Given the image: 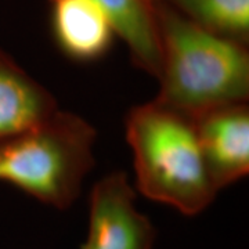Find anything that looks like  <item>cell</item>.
<instances>
[{"instance_id": "obj_6", "label": "cell", "mask_w": 249, "mask_h": 249, "mask_svg": "<svg viewBox=\"0 0 249 249\" xmlns=\"http://www.w3.org/2000/svg\"><path fill=\"white\" fill-rule=\"evenodd\" d=\"M52 29L58 49L79 62L100 60L109 52L116 31L107 11L93 0H50Z\"/></svg>"}, {"instance_id": "obj_3", "label": "cell", "mask_w": 249, "mask_h": 249, "mask_svg": "<svg viewBox=\"0 0 249 249\" xmlns=\"http://www.w3.org/2000/svg\"><path fill=\"white\" fill-rule=\"evenodd\" d=\"M96 140L97 132L85 118L57 109L0 142V183L55 209H68L94 166Z\"/></svg>"}, {"instance_id": "obj_4", "label": "cell", "mask_w": 249, "mask_h": 249, "mask_svg": "<svg viewBox=\"0 0 249 249\" xmlns=\"http://www.w3.org/2000/svg\"><path fill=\"white\" fill-rule=\"evenodd\" d=\"M157 231L136 206V190L124 172H112L91 188L88 237L82 249H152Z\"/></svg>"}, {"instance_id": "obj_10", "label": "cell", "mask_w": 249, "mask_h": 249, "mask_svg": "<svg viewBox=\"0 0 249 249\" xmlns=\"http://www.w3.org/2000/svg\"><path fill=\"white\" fill-rule=\"evenodd\" d=\"M148 1H150V3H151V4H155V3H157V1H158V0H148Z\"/></svg>"}, {"instance_id": "obj_7", "label": "cell", "mask_w": 249, "mask_h": 249, "mask_svg": "<svg viewBox=\"0 0 249 249\" xmlns=\"http://www.w3.org/2000/svg\"><path fill=\"white\" fill-rule=\"evenodd\" d=\"M57 109L53 94L0 47V142L42 122Z\"/></svg>"}, {"instance_id": "obj_8", "label": "cell", "mask_w": 249, "mask_h": 249, "mask_svg": "<svg viewBox=\"0 0 249 249\" xmlns=\"http://www.w3.org/2000/svg\"><path fill=\"white\" fill-rule=\"evenodd\" d=\"M107 11L116 35L124 40L134 65L158 78L160 42L154 4L148 0H93Z\"/></svg>"}, {"instance_id": "obj_2", "label": "cell", "mask_w": 249, "mask_h": 249, "mask_svg": "<svg viewBox=\"0 0 249 249\" xmlns=\"http://www.w3.org/2000/svg\"><path fill=\"white\" fill-rule=\"evenodd\" d=\"M136 188L184 216L202 213L219 190L205 166L190 116L152 101L130 108L124 119Z\"/></svg>"}, {"instance_id": "obj_9", "label": "cell", "mask_w": 249, "mask_h": 249, "mask_svg": "<svg viewBox=\"0 0 249 249\" xmlns=\"http://www.w3.org/2000/svg\"><path fill=\"white\" fill-rule=\"evenodd\" d=\"M205 31L244 45L249 42V0H163Z\"/></svg>"}, {"instance_id": "obj_5", "label": "cell", "mask_w": 249, "mask_h": 249, "mask_svg": "<svg viewBox=\"0 0 249 249\" xmlns=\"http://www.w3.org/2000/svg\"><path fill=\"white\" fill-rule=\"evenodd\" d=\"M205 166L220 191L249 173L248 103L206 111L194 119Z\"/></svg>"}, {"instance_id": "obj_1", "label": "cell", "mask_w": 249, "mask_h": 249, "mask_svg": "<svg viewBox=\"0 0 249 249\" xmlns=\"http://www.w3.org/2000/svg\"><path fill=\"white\" fill-rule=\"evenodd\" d=\"M154 11L160 53L157 101L193 119L248 103V45L205 31L163 0Z\"/></svg>"}]
</instances>
